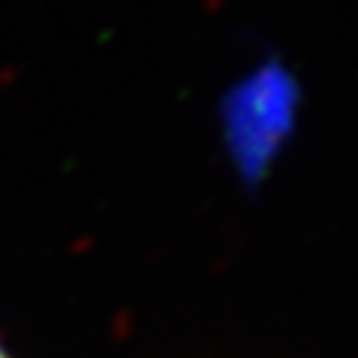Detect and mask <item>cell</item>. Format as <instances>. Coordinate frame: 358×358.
<instances>
[{
	"label": "cell",
	"mask_w": 358,
	"mask_h": 358,
	"mask_svg": "<svg viewBox=\"0 0 358 358\" xmlns=\"http://www.w3.org/2000/svg\"><path fill=\"white\" fill-rule=\"evenodd\" d=\"M0 358H9V352H6L3 347H0Z\"/></svg>",
	"instance_id": "cell-1"
}]
</instances>
